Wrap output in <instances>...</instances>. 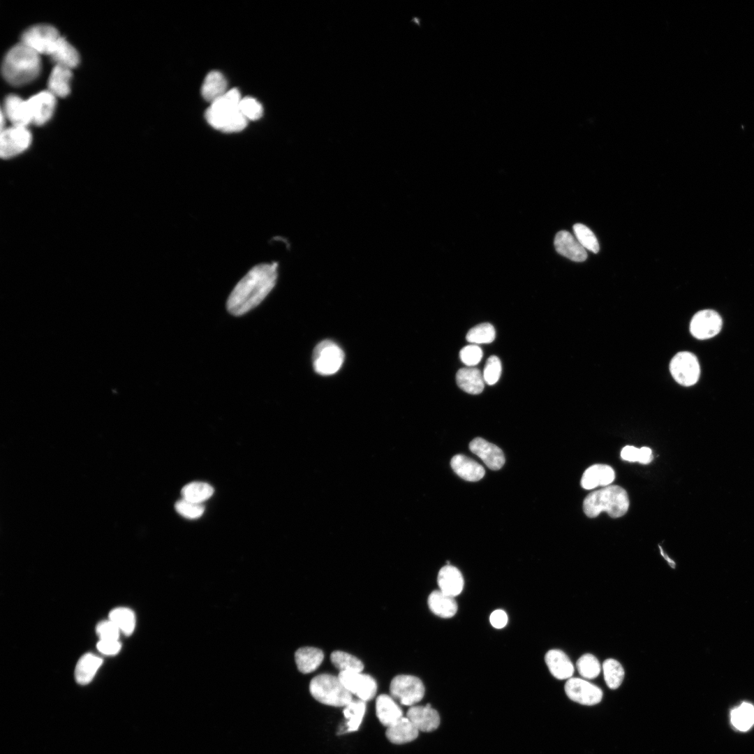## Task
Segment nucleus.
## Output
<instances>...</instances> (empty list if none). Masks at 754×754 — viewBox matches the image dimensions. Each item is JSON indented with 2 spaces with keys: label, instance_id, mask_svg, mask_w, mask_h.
Segmentation results:
<instances>
[{
  "label": "nucleus",
  "instance_id": "nucleus-10",
  "mask_svg": "<svg viewBox=\"0 0 754 754\" xmlns=\"http://www.w3.org/2000/svg\"><path fill=\"white\" fill-rule=\"evenodd\" d=\"M338 677L345 688L361 700H371L376 693L377 683L367 674L362 672H340Z\"/></svg>",
  "mask_w": 754,
  "mask_h": 754
},
{
  "label": "nucleus",
  "instance_id": "nucleus-22",
  "mask_svg": "<svg viewBox=\"0 0 754 754\" xmlns=\"http://www.w3.org/2000/svg\"><path fill=\"white\" fill-rule=\"evenodd\" d=\"M450 465L457 475L470 482L480 480L485 473L482 466L463 454L454 456L451 459Z\"/></svg>",
  "mask_w": 754,
  "mask_h": 754
},
{
  "label": "nucleus",
  "instance_id": "nucleus-3",
  "mask_svg": "<svg viewBox=\"0 0 754 754\" xmlns=\"http://www.w3.org/2000/svg\"><path fill=\"white\" fill-rule=\"evenodd\" d=\"M237 89L228 91L211 103L205 112V118L214 128L224 133L239 132L247 125V119L239 109L241 101Z\"/></svg>",
  "mask_w": 754,
  "mask_h": 754
},
{
  "label": "nucleus",
  "instance_id": "nucleus-43",
  "mask_svg": "<svg viewBox=\"0 0 754 754\" xmlns=\"http://www.w3.org/2000/svg\"><path fill=\"white\" fill-rule=\"evenodd\" d=\"M501 369L499 358L495 355L490 356L487 360L482 374L485 383L489 385L495 384L501 376Z\"/></svg>",
  "mask_w": 754,
  "mask_h": 754
},
{
  "label": "nucleus",
  "instance_id": "nucleus-34",
  "mask_svg": "<svg viewBox=\"0 0 754 754\" xmlns=\"http://www.w3.org/2000/svg\"><path fill=\"white\" fill-rule=\"evenodd\" d=\"M731 722L740 731L749 730L754 724V706L743 702L731 712Z\"/></svg>",
  "mask_w": 754,
  "mask_h": 754
},
{
  "label": "nucleus",
  "instance_id": "nucleus-7",
  "mask_svg": "<svg viewBox=\"0 0 754 754\" xmlns=\"http://www.w3.org/2000/svg\"><path fill=\"white\" fill-rule=\"evenodd\" d=\"M424 686L418 677L408 674L394 677L390 686L391 696L406 706L419 702L424 697Z\"/></svg>",
  "mask_w": 754,
  "mask_h": 754
},
{
  "label": "nucleus",
  "instance_id": "nucleus-38",
  "mask_svg": "<svg viewBox=\"0 0 754 754\" xmlns=\"http://www.w3.org/2000/svg\"><path fill=\"white\" fill-rule=\"evenodd\" d=\"M496 337L494 326L488 323L479 324L468 332L466 339L472 344H483L492 342Z\"/></svg>",
  "mask_w": 754,
  "mask_h": 754
},
{
  "label": "nucleus",
  "instance_id": "nucleus-2",
  "mask_svg": "<svg viewBox=\"0 0 754 754\" xmlns=\"http://www.w3.org/2000/svg\"><path fill=\"white\" fill-rule=\"evenodd\" d=\"M39 54L21 43L6 54L2 64L4 78L11 84L22 85L34 80L39 74Z\"/></svg>",
  "mask_w": 754,
  "mask_h": 754
},
{
  "label": "nucleus",
  "instance_id": "nucleus-25",
  "mask_svg": "<svg viewBox=\"0 0 754 754\" xmlns=\"http://www.w3.org/2000/svg\"><path fill=\"white\" fill-rule=\"evenodd\" d=\"M458 386L471 394H478L484 389L485 381L480 371L475 367L460 369L456 375Z\"/></svg>",
  "mask_w": 754,
  "mask_h": 754
},
{
  "label": "nucleus",
  "instance_id": "nucleus-9",
  "mask_svg": "<svg viewBox=\"0 0 754 754\" xmlns=\"http://www.w3.org/2000/svg\"><path fill=\"white\" fill-rule=\"evenodd\" d=\"M670 371L673 378L680 385L690 386L695 384L700 377V367L696 356L687 351L677 353L670 364Z\"/></svg>",
  "mask_w": 754,
  "mask_h": 754
},
{
  "label": "nucleus",
  "instance_id": "nucleus-32",
  "mask_svg": "<svg viewBox=\"0 0 754 754\" xmlns=\"http://www.w3.org/2000/svg\"><path fill=\"white\" fill-rule=\"evenodd\" d=\"M181 494L185 500L202 503L213 495L214 488L206 482H192L183 487Z\"/></svg>",
  "mask_w": 754,
  "mask_h": 754
},
{
  "label": "nucleus",
  "instance_id": "nucleus-16",
  "mask_svg": "<svg viewBox=\"0 0 754 754\" xmlns=\"http://www.w3.org/2000/svg\"><path fill=\"white\" fill-rule=\"evenodd\" d=\"M406 717L418 731L431 732L437 729L440 724L438 713L429 704L426 706H411Z\"/></svg>",
  "mask_w": 754,
  "mask_h": 754
},
{
  "label": "nucleus",
  "instance_id": "nucleus-30",
  "mask_svg": "<svg viewBox=\"0 0 754 754\" xmlns=\"http://www.w3.org/2000/svg\"><path fill=\"white\" fill-rule=\"evenodd\" d=\"M72 74L71 69L56 65L53 68L49 80L48 89L54 96L64 97L70 92V80Z\"/></svg>",
  "mask_w": 754,
  "mask_h": 754
},
{
  "label": "nucleus",
  "instance_id": "nucleus-17",
  "mask_svg": "<svg viewBox=\"0 0 754 754\" xmlns=\"http://www.w3.org/2000/svg\"><path fill=\"white\" fill-rule=\"evenodd\" d=\"M554 244L559 254L572 261L582 262L587 258L586 249L567 231L559 232L555 236Z\"/></svg>",
  "mask_w": 754,
  "mask_h": 754
},
{
  "label": "nucleus",
  "instance_id": "nucleus-50",
  "mask_svg": "<svg viewBox=\"0 0 754 754\" xmlns=\"http://www.w3.org/2000/svg\"><path fill=\"white\" fill-rule=\"evenodd\" d=\"M659 549H660L661 555L665 558V559L668 562V563L672 568H674L675 567V563L669 556H667V555L666 554L664 553V552L663 551L660 546H659Z\"/></svg>",
  "mask_w": 754,
  "mask_h": 754
},
{
  "label": "nucleus",
  "instance_id": "nucleus-20",
  "mask_svg": "<svg viewBox=\"0 0 754 754\" xmlns=\"http://www.w3.org/2000/svg\"><path fill=\"white\" fill-rule=\"evenodd\" d=\"M4 112L13 126L26 127L31 122L27 101L17 96L10 95L6 98Z\"/></svg>",
  "mask_w": 754,
  "mask_h": 754
},
{
  "label": "nucleus",
  "instance_id": "nucleus-47",
  "mask_svg": "<svg viewBox=\"0 0 754 754\" xmlns=\"http://www.w3.org/2000/svg\"><path fill=\"white\" fill-rule=\"evenodd\" d=\"M489 621L491 626L495 628H502L508 623L507 614L502 609H496L490 615Z\"/></svg>",
  "mask_w": 754,
  "mask_h": 754
},
{
  "label": "nucleus",
  "instance_id": "nucleus-27",
  "mask_svg": "<svg viewBox=\"0 0 754 754\" xmlns=\"http://www.w3.org/2000/svg\"><path fill=\"white\" fill-rule=\"evenodd\" d=\"M418 732L407 717H402L387 728L386 737L393 744H402L415 739Z\"/></svg>",
  "mask_w": 754,
  "mask_h": 754
},
{
  "label": "nucleus",
  "instance_id": "nucleus-14",
  "mask_svg": "<svg viewBox=\"0 0 754 754\" xmlns=\"http://www.w3.org/2000/svg\"><path fill=\"white\" fill-rule=\"evenodd\" d=\"M31 122L42 125L52 117L56 105L55 96L49 91H41L27 100Z\"/></svg>",
  "mask_w": 754,
  "mask_h": 754
},
{
  "label": "nucleus",
  "instance_id": "nucleus-18",
  "mask_svg": "<svg viewBox=\"0 0 754 754\" xmlns=\"http://www.w3.org/2000/svg\"><path fill=\"white\" fill-rule=\"evenodd\" d=\"M437 582L439 590L454 598L461 593L464 585L461 572L450 564L440 569Z\"/></svg>",
  "mask_w": 754,
  "mask_h": 754
},
{
  "label": "nucleus",
  "instance_id": "nucleus-12",
  "mask_svg": "<svg viewBox=\"0 0 754 754\" xmlns=\"http://www.w3.org/2000/svg\"><path fill=\"white\" fill-rule=\"evenodd\" d=\"M722 325V318L716 311L704 309L697 312L692 318L690 332L696 339H708L717 335Z\"/></svg>",
  "mask_w": 754,
  "mask_h": 754
},
{
  "label": "nucleus",
  "instance_id": "nucleus-11",
  "mask_svg": "<svg viewBox=\"0 0 754 754\" xmlns=\"http://www.w3.org/2000/svg\"><path fill=\"white\" fill-rule=\"evenodd\" d=\"M31 135L26 127L13 126L1 131L0 154L4 158L16 156L30 145Z\"/></svg>",
  "mask_w": 754,
  "mask_h": 754
},
{
  "label": "nucleus",
  "instance_id": "nucleus-8",
  "mask_svg": "<svg viewBox=\"0 0 754 754\" xmlns=\"http://www.w3.org/2000/svg\"><path fill=\"white\" fill-rule=\"evenodd\" d=\"M61 36L50 25L37 24L27 29L22 36V43L38 54L50 55Z\"/></svg>",
  "mask_w": 754,
  "mask_h": 754
},
{
  "label": "nucleus",
  "instance_id": "nucleus-48",
  "mask_svg": "<svg viewBox=\"0 0 754 754\" xmlns=\"http://www.w3.org/2000/svg\"><path fill=\"white\" fill-rule=\"evenodd\" d=\"M621 457L623 460L628 461H639L640 448L631 445H626L622 449Z\"/></svg>",
  "mask_w": 754,
  "mask_h": 754
},
{
  "label": "nucleus",
  "instance_id": "nucleus-44",
  "mask_svg": "<svg viewBox=\"0 0 754 754\" xmlns=\"http://www.w3.org/2000/svg\"><path fill=\"white\" fill-rule=\"evenodd\" d=\"M459 357L466 367H474L482 360V350L478 345L471 343L460 350Z\"/></svg>",
  "mask_w": 754,
  "mask_h": 754
},
{
  "label": "nucleus",
  "instance_id": "nucleus-6",
  "mask_svg": "<svg viewBox=\"0 0 754 754\" xmlns=\"http://www.w3.org/2000/svg\"><path fill=\"white\" fill-rule=\"evenodd\" d=\"M344 360L342 349L334 341L325 340L319 343L313 350V365L316 373L332 375L341 367Z\"/></svg>",
  "mask_w": 754,
  "mask_h": 754
},
{
  "label": "nucleus",
  "instance_id": "nucleus-40",
  "mask_svg": "<svg viewBox=\"0 0 754 754\" xmlns=\"http://www.w3.org/2000/svg\"><path fill=\"white\" fill-rule=\"evenodd\" d=\"M575 238L586 250L595 253L599 251V244L594 233L586 226L576 223L573 226Z\"/></svg>",
  "mask_w": 754,
  "mask_h": 754
},
{
  "label": "nucleus",
  "instance_id": "nucleus-46",
  "mask_svg": "<svg viewBox=\"0 0 754 754\" xmlns=\"http://www.w3.org/2000/svg\"><path fill=\"white\" fill-rule=\"evenodd\" d=\"M97 649L99 652L107 656L117 654L121 648V644L119 640H102L97 643Z\"/></svg>",
  "mask_w": 754,
  "mask_h": 754
},
{
  "label": "nucleus",
  "instance_id": "nucleus-23",
  "mask_svg": "<svg viewBox=\"0 0 754 754\" xmlns=\"http://www.w3.org/2000/svg\"><path fill=\"white\" fill-rule=\"evenodd\" d=\"M376 712L379 721L388 727L403 717L400 707L392 696L380 695L376 700Z\"/></svg>",
  "mask_w": 754,
  "mask_h": 754
},
{
  "label": "nucleus",
  "instance_id": "nucleus-33",
  "mask_svg": "<svg viewBox=\"0 0 754 754\" xmlns=\"http://www.w3.org/2000/svg\"><path fill=\"white\" fill-rule=\"evenodd\" d=\"M109 619L111 620L125 635L129 636L134 631L135 627V616L134 612L126 607H117L111 610L109 614Z\"/></svg>",
  "mask_w": 754,
  "mask_h": 754
},
{
  "label": "nucleus",
  "instance_id": "nucleus-29",
  "mask_svg": "<svg viewBox=\"0 0 754 754\" xmlns=\"http://www.w3.org/2000/svg\"><path fill=\"white\" fill-rule=\"evenodd\" d=\"M227 81L223 74L217 71L209 72L202 86L204 99L211 103L223 96L228 91Z\"/></svg>",
  "mask_w": 754,
  "mask_h": 754
},
{
  "label": "nucleus",
  "instance_id": "nucleus-24",
  "mask_svg": "<svg viewBox=\"0 0 754 754\" xmlns=\"http://www.w3.org/2000/svg\"><path fill=\"white\" fill-rule=\"evenodd\" d=\"M427 603L431 612L441 618H451L457 611V604L454 597L441 590L433 591L429 596Z\"/></svg>",
  "mask_w": 754,
  "mask_h": 754
},
{
  "label": "nucleus",
  "instance_id": "nucleus-1",
  "mask_svg": "<svg viewBox=\"0 0 754 754\" xmlns=\"http://www.w3.org/2000/svg\"><path fill=\"white\" fill-rule=\"evenodd\" d=\"M277 268L276 263L252 267L230 294L226 303L228 312L239 316L257 306L274 287Z\"/></svg>",
  "mask_w": 754,
  "mask_h": 754
},
{
  "label": "nucleus",
  "instance_id": "nucleus-36",
  "mask_svg": "<svg viewBox=\"0 0 754 754\" xmlns=\"http://www.w3.org/2000/svg\"><path fill=\"white\" fill-rule=\"evenodd\" d=\"M366 711L365 702L361 700H352L344 707L343 715L347 719V732L358 730Z\"/></svg>",
  "mask_w": 754,
  "mask_h": 754
},
{
  "label": "nucleus",
  "instance_id": "nucleus-39",
  "mask_svg": "<svg viewBox=\"0 0 754 754\" xmlns=\"http://www.w3.org/2000/svg\"><path fill=\"white\" fill-rule=\"evenodd\" d=\"M576 665L579 674L585 679H594L600 672V664L598 660L591 653L582 655L578 659Z\"/></svg>",
  "mask_w": 754,
  "mask_h": 754
},
{
  "label": "nucleus",
  "instance_id": "nucleus-4",
  "mask_svg": "<svg viewBox=\"0 0 754 754\" xmlns=\"http://www.w3.org/2000/svg\"><path fill=\"white\" fill-rule=\"evenodd\" d=\"M628 508V494L618 485H609L594 491L589 494L583 502V510L590 518L597 517L602 511L612 518H618L624 515Z\"/></svg>",
  "mask_w": 754,
  "mask_h": 754
},
{
  "label": "nucleus",
  "instance_id": "nucleus-28",
  "mask_svg": "<svg viewBox=\"0 0 754 754\" xmlns=\"http://www.w3.org/2000/svg\"><path fill=\"white\" fill-rule=\"evenodd\" d=\"M103 663V659L93 653H86L78 660L75 669V679L80 685L91 681Z\"/></svg>",
  "mask_w": 754,
  "mask_h": 754
},
{
  "label": "nucleus",
  "instance_id": "nucleus-15",
  "mask_svg": "<svg viewBox=\"0 0 754 754\" xmlns=\"http://www.w3.org/2000/svg\"><path fill=\"white\" fill-rule=\"evenodd\" d=\"M469 449L491 470H498L505 464V457L501 449L482 438L478 437L472 440Z\"/></svg>",
  "mask_w": 754,
  "mask_h": 754
},
{
  "label": "nucleus",
  "instance_id": "nucleus-45",
  "mask_svg": "<svg viewBox=\"0 0 754 754\" xmlns=\"http://www.w3.org/2000/svg\"><path fill=\"white\" fill-rule=\"evenodd\" d=\"M96 632L100 640H119L120 630L110 619L100 622L96 628Z\"/></svg>",
  "mask_w": 754,
  "mask_h": 754
},
{
  "label": "nucleus",
  "instance_id": "nucleus-26",
  "mask_svg": "<svg viewBox=\"0 0 754 754\" xmlns=\"http://www.w3.org/2000/svg\"><path fill=\"white\" fill-rule=\"evenodd\" d=\"M324 653L322 650L313 646L298 649L295 653V660L298 670L303 674L315 671L322 663Z\"/></svg>",
  "mask_w": 754,
  "mask_h": 754
},
{
  "label": "nucleus",
  "instance_id": "nucleus-35",
  "mask_svg": "<svg viewBox=\"0 0 754 754\" xmlns=\"http://www.w3.org/2000/svg\"><path fill=\"white\" fill-rule=\"evenodd\" d=\"M333 665L340 672H362L363 663L355 656L343 651H334L330 656Z\"/></svg>",
  "mask_w": 754,
  "mask_h": 754
},
{
  "label": "nucleus",
  "instance_id": "nucleus-42",
  "mask_svg": "<svg viewBox=\"0 0 754 754\" xmlns=\"http://www.w3.org/2000/svg\"><path fill=\"white\" fill-rule=\"evenodd\" d=\"M239 111L247 119L257 120L263 113L262 105L252 97H245L241 99L239 105Z\"/></svg>",
  "mask_w": 754,
  "mask_h": 754
},
{
  "label": "nucleus",
  "instance_id": "nucleus-41",
  "mask_svg": "<svg viewBox=\"0 0 754 754\" xmlns=\"http://www.w3.org/2000/svg\"><path fill=\"white\" fill-rule=\"evenodd\" d=\"M175 508L180 515L190 519L200 517L205 511L202 503H193L184 498L175 503Z\"/></svg>",
  "mask_w": 754,
  "mask_h": 754
},
{
  "label": "nucleus",
  "instance_id": "nucleus-21",
  "mask_svg": "<svg viewBox=\"0 0 754 754\" xmlns=\"http://www.w3.org/2000/svg\"><path fill=\"white\" fill-rule=\"evenodd\" d=\"M545 660L551 674L558 679H568L574 673L572 663L561 650H549L545 654Z\"/></svg>",
  "mask_w": 754,
  "mask_h": 754
},
{
  "label": "nucleus",
  "instance_id": "nucleus-13",
  "mask_svg": "<svg viewBox=\"0 0 754 754\" xmlns=\"http://www.w3.org/2000/svg\"><path fill=\"white\" fill-rule=\"evenodd\" d=\"M565 692L572 701L584 705L598 704L603 691L597 686L580 678H570L565 684Z\"/></svg>",
  "mask_w": 754,
  "mask_h": 754
},
{
  "label": "nucleus",
  "instance_id": "nucleus-49",
  "mask_svg": "<svg viewBox=\"0 0 754 754\" xmlns=\"http://www.w3.org/2000/svg\"><path fill=\"white\" fill-rule=\"evenodd\" d=\"M653 459L651 450L648 447H642L640 448V459L639 461L643 464H647L650 463Z\"/></svg>",
  "mask_w": 754,
  "mask_h": 754
},
{
  "label": "nucleus",
  "instance_id": "nucleus-31",
  "mask_svg": "<svg viewBox=\"0 0 754 754\" xmlns=\"http://www.w3.org/2000/svg\"><path fill=\"white\" fill-rule=\"evenodd\" d=\"M50 56L53 61L56 62V65L62 66L70 69L76 66L80 61L77 50L61 37Z\"/></svg>",
  "mask_w": 754,
  "mask_h": 754
},
{
  "label": "nucleus",
  "instance_id": "nucleus-19",
  "mask_svg": "<svg viewBox=\"0 0 754 754\" xmlns=\"http://www.w3.org/2000/svg\"><path fill=\"white\" fill-rule=\"evenodd\" d=\"M615 478L613 468L606 464H595L588 468L581 479V486L585 489H592L599 486L607 487Z\"/></svg>",
  "mask_w": 754,
  "mask_h": 754
},
{
  "label": "nucleus",
  "instance_id": "nucleus-37",
  "mask_svg": "<svg viewBox=\"0 0 754 754\" xmlns=\"http://www.w3.org/2000/svg\"><path fill=\"white\" fill-rule=\"evenodd\" d=\"M604 679L611 689L619 688L624 678L625 672L621 663L615 659L608 658L603 664Z\"/></svg>",
  "mask_w": 754,
  "mask_h": 754
},
{
  "label": "nucleus",
  "instance_id": "nucleus-5",
  "mask_svg": "<svg viewBox=\"0 0 754 754\" xmlns=\"http://www.w3.org/2000/svg\"><path fill=\"white\" fill-rule=\"evenodd\" d=\"M309 691L317 701L330 706L344 707L353 700V695L339 677L330 674H320L313 677L309 683Z\"/></svg>",
  "mask_w": 754,
  "mask_h": 754
}]
</instances>
